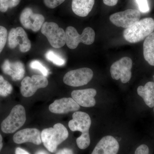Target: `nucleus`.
Returning <instances> with one entry per match:
<instances>
[{
    "instance_id": "f257e3e1",
    "label": "nucleus",
    "mask_w": 154,
    "mask_h": 154,
    "mask_svg": "<svg viewBox=\"0 0 154 154\" xmlns=\"http://www.w3.org/2000/svg\"><path fill=\"white\" fill-rule=\"evenodd\" d=\"M69 136L67 129L63 125L57 123L53 128H45L41 133L42 141L45 147L51 152L56 151L58 146Z\"/></svg>"
},
{
    "instance_id": "20e7f679",
    "label": "nucleus",
    "mask_w": 154,
    "mask_h": 154,
    "mask_svg": "<svg viewBox=\"0 0 154 154\" xmlns=\"http://www.w3.org/2000/svg\"><path fill=\"white\" fill-rule=\"evenodd\" d=\"M67 46L70 49L76 48L80 42L90 45L95 41V31L91 27H87L83 30L82 33L80 35L74 27L69 26L65 31Z\"/></svg>"
},
{
    "instance_id": "4be33fe9",
    "label": "nucleus",
    "mask_w": 154,
    "mask_h": 154,
    "mask_svg": "<svg viewBox=\"0 0 154 154\" xmlns=\"http://www.w3.org/2000/svg\"><path fill=\"white\" fill-rule=\"evenodd\" d=\"M13 90L12 85L0 75V96L6 97L12 93Z\"/></svg>"
},
{
    "instance_id": "f8f14e48",
    "label": "nucleus",
    "mask_w": 154,
    "mask_h": 154,
    "mask_svg": "<svg viewBox=\"0 0 154 154\" xmlns=\"http://www.w3.org/2000/svg\"><path fill=\"white\" fill-rule=\"evenodd\" d=\"M91 125V118L88 113L76 111L73 114L72 119L69 121L68 126L72 131L86 133H89Z\"/></svg>"
},
{
    "instance_id": "412c9836",
    "label": "nucleus",
    "mask_w": 154,
    "mask_h": 154,
    "mask_svg": "<svg viewBox=\"0 0 154 154\" xmlns=\"http://www.w3.org/2000/svg\"><path fill=\"white\" fill-rule=\"evenodd\" d=\"M45 56L48 60L58 66H62L65 64L66 61L64 59L53 51H48L45 54Z\"/></svg>"
},
{
    "instance_id": "a211bd4d",
    "label": "nucleus",
    "mask_w": 154,
    "mask_h": 154,
    "mask_svg": "<svg viewBox=\"0 0 154 154\" xmlns=\"http://www.w3.org/2000/svg\"><path fill=\"white\" fill-rule=\"evenodd\" d=\"M95 0H72V8L75 14L80 17H86L92 11Z\"/></svg>"
},
{
    "instance_id": "c756f323",
    "label": "nucleus",
    "mask_w": 154,
    "mask_h": 154,
    "mask_svg": "<svg viewBox=\"0 0 154 154\" xmlns=\"http://www.w3.org/2000/svg\"><path fill=\"white\" fill-rule=\"evenodd\" d=\"M118 1V0H103V2L106 5L112 7L116 5Z\"/></svg>"
},
{
    "instance_id": "393cba45",
    "label": "nucleus",
    "mask_w": 154,
    "mask_h": 154,
    "mask_svg": "<svg viewBox=\"0 0 154 154\" xmlns=\"http://www.w3.org/2000/svg\"><path fill=\"white\" fill-rule=\"evenodd\" d=\"M30 66L31 69L38 70L42 74V75L47 77L49 74V71L47 68L42 64L39 61L34 60L30 63Z\"/></svg>"
},
{
    "instance_id": "72a5a7b5",
    "label": "nucleus",
    "mask_w": 154,
    "mask_h": 154,
    "mask_svg": "<svg viewBox=\"0 0 154 154\" xmlns=\"http://www.w3.org/2000/svg\"><path fill=\"white\" fill-rule=\"evenodd\" d=\"M3 138L2 137L1 135V134H0V151H1V150H2V148L3 147Z\"/></svg>"
},
{
    "instance_id": "6ab92c4d",
    "label": "nucleus",
    "mask_w": 154,
    "mask_h": 154,
    "mask_svg": "<svg viewBox=\"0 0 154 154\" xmlns=\"http://www.w3.org/2000/svg\"><path fill=\"white\" fill-rule=\"evenodd\" d=\"M137 94L143 99L148 107H154V82H148L144 86H140L137 89Z\"/></svg>"
},
{
    "instance_id": "1a4fd4ad",
    "label": "nucleus",
    "mask_w": 154,
    "mask_h": 154,
    "mask_svg": "<svg viewBox=\"0 0 154 154\" xmlns=\"http://www.w3.org/2000/svg\"><path fill=\"white\" fill-rule=\"evenodd\" d=\"M8 43L11 49L16 48L19 45V49L22 53L28 52L31 47V42L28 35L22 27L12 28L8 36Z\"/></svg>"
},
{
    "instance_id": "c85d7f7f",
    "label": "nucleus",
    "mask_w": 154,
    "mask_h": 154,
    "mask_svg": "<svg viewBox=\"0 0 154 154\" xmlns=\"http://www.w3.org/2000/svg\"><path fill=\"white\" fill-rule=\"evenodd\" d=\"M135 154H149L148 147L146 145H141L137 148Z\"/></svg>"
},
{
    "instance_id": "473e14b6",
    "label": "nucleus",
    "mask_w": 154,
    "mask_h": 154,
    "mask_svg": "<svg viewBox=\"0 0 154 154\" xmlns=\"http://www.w3.org/2000/svg\"><path fill=\"white\" fill-rule=\"evenodd\" d=\"M35 154H49L47 152L45 151L42 150H38V151L36 152Z\"/></svg>"
},
{
    "instance_id": "c9c22d12",
    "label": "nucleus",
    "mask_w": 154,
    "mask_h": 154,
    "mask_svg": "<svg viewBox=\"0 0 154 154\" xmlns=\"http://www.w3.org/2000/svg\"></svg>"
},
{
    "instance_id": "4468645a",
    "label": "nucleus",
    "mask_w": 154,
    "mask_h": 154,
    "mask_svg": "<svg viewBox=\"0 0 154 154\" xmlns=\"http://www.w3.org/2000/svg\"><path fill=\"white\" fill-rule=\"evenodd\" d=\"M13 140L17 144L30 142L37 145L42 142L41 133L36 128H28L19 131L14 135Z\"/></svg>"
},
{
    "instance_id": "bb28decb",
    "label": "nucleus",
    "mask_w": 154,
    "mask_h": 154,
    "mask_svg": "<svg viewBox=\"0 0 154 154\" xmlns=\"http://www.w3.org/2000/svg\"><path fill=\"white\" fill-rule=\"evenodd\" d=\"M65 0H44L45 6L51 9H54L65 2Z\"/></svg>"
},
{
    "instance_id": "0eeeda50",
    "label": "nucleus",
    "mask_w": 154,
    "mask_h": 154,
    "mask_svg": "<svg viewBox=\"0 0 154 154\" xmlns=\"http://www.w3.org/2000/svg\"><path fill=\"white\" fill-rule=\"evenodd\" d=\"M94 73L91 69L82 68L70 71L63 77V82L67 85L77 87L87 85L93 79Z\"/></svg>"
},
{
    "instance_id": "6e6552de",
    "label": "nucleus",
    "mask_w": 154,
    "mask_h": 154,
    "mask_svg": "<svg viewBox=\"0 0 154 154\" xmlns=\"http://www.w3.org/2000/svg\"><path fill=\"white\" fill-rule=\"evenodd\" d=\"M48 84L46 77L41 75L27 76L21 82V93L25 97H29L35 94L39 88H46Z\"/></svg>"
},
{
    "instance_id": "dca6fc26",
    "label": "nucleus",
    "mask_w": 154,
    "mask_h": 154,
    "mask_svg": "<svg viewBox=\"0 0 154 154\" xmlns=\"http://www.w3.org/2000/svg\"><path fill=\"white\" fill-rule=\"evenodd\" d=\"M119 148V143L115 138L106 136L99 141L91 154H117Z\"/></svg>"
},
{
    "instance_id": "a878e982",
    "label": "nucleus",
    "mask_w": 154,
    "mask_h": 154,
    "mask_svg": "<svg viewBox=\"0 0 154 154\" xmlns=\"http://www.w3.org/2000/svg\"><path fill=\"white\" fill-rule=\"evenodd\" d=\"M8 30L5 27L0 26V53L2 51L8 38Z\"/></svg>"
},
{
    "instance_id": "ddd939ff",
    "label": "nucleus",
    "mask_w": 154,
    "mask_h": 154,
    "mask_svg": "<svg viewBox=\"0 0 154 154\" xmlns=\"http://www.w3.org/2000/svg\"><path fill=\"white\" fill-rule=\"evenodd\" d=\"M80 108V105L72 98L57 99L49 106L50 111L56 114H65L70 112H76Z\"/></svg>"
},
{
    "instance_id": "cd10ccee",
    "label": "nucleus",
    "mask_w": 154,
    "mask_h": 154,
    "mask_svg": "<svg viewBox=\"0 0 154 154\" xmlns=\"http://www.w3.org/2000/svg\"><path fill=\"white\" fill-rule=\"evenodd\" d=\"M139 8L141 12L143 13H146L148 12L149 11V8L148 3L147 0H136Z\"/></svg>"
},
{
    "instance_id": "f3484780",
    "label": "nucleus",
    "mask_w": 154,
    "mask_h": 154,
    "mask_svg": "<svg viewBox=\"0 0 154 154\" xmlns=\"http://www.w3.org/2000/svg\"><path fill=\"white\" fill-rule=\"evenodd\" d=\"M2 69L5 74L11 76L14 81L22 79L25 74V66L20 61L11 63L6 60L2 66Z\"/></svg>"
},
{
    "instance_id": "2eb2a0df",
    "label": "nucleus",
    "mask_w": 154,
    "mask_h": 154,
    "mask_svg": "<svg viewBox=\"0 0 154 154\" xmlns=\"http://www.w3.org/2000/svg\"><path fill=\"white\" fill-rule=\"evenodd\" d=\"M97 94V91L93 88L84 90H75L71 93L72 98L79 104L83 107H94L96 105L94 97Z\"/></svg>"
},
{
    "instance_id": "f03ea898",
    "label": "nucleus",
    "mask_w": 154,
    "mask_h": 154,
    "mask_svg": "<svg viewBox=\"0 0 154 154\" xmlns=\"http://www.w3.org/2000/svg\"><path fill=\"white\" fill-rule=\"evenodd\" d=\"M154 30V20L146 18L136 22L123 32L124 38L130 43H137L142 41Z\"/></svg>"
},
{
    "instance_id": "5701e85b",
    "label": "nucleus",
    "mask_w": 154,
    "mask_h": 154,
    "mask_svg": "<svg viewBox=\"0 0 154 154\" xmlns=\"http://www.w3.org/2000/svg\"><path fill=\"white\" fill-rule=\"evenodd\" d=\"M77 146L81 149H85L90 146L91 143L89 133H82L79 137L76 139Z\"/></svg>"
},
{
    "instance_id": "9d476101",
    "label": "nucleus",
    "mask_w": 154,
    "mask_h": 154,
    "mask_svg": "<svg viewBox=\"0 0 154 154\" xmlns=\"http://www.w3.org/2000/svg\"><path fill=\"white\" fill-rule=\"evenodd\" d=\"M140 16V12L138 10L128 9L112 14L110 20L117 27L127 28L139 21Z\"/></svg>"
},
{
    "instance_id": "b1692460",
    "label": "nucleus",
    "mask_w": 154,
    "mask_h": 154,
    "mask_svg": "<svg viewBox=\"0 0 154 154\" xmlns=\"http://www.w3.org/2000/svg\"><path fill=\"white\" fill-rule=\"evenodd\" d=\"M21 0H0V11L5 13L8 8L18 5Z\"/></svg>"
},
{
    "instance_id": "9b49d317",
    "label": "nucleus",
    "mask_w": 154,
    "mask_h": 154,
    "mask_svg": "<svg viewBox=\"0 0 154 154\" xmlns=\"http://www.w3.org/2000/svg\"><path fill=\"white\" fill-rule=\"evenodd\" d=\"M20 21L24 28L37 32L44 24L45 18L41 14H34L32 9L27 8L22 11Z\"/></svg>"
},
{
    "instance_id": "7ed1b4c3",
    "label": "nucleus",
    "mask_w": 154,
    "mask_h": 154,
    "mask_svg": "<svg viewBox=\"0 0 154 154\" xmlns=\"http://www.w3.org/2000/svg\"><path fill=\"white\" fill-rule=\"evenodd\" d=\"M26 120V112L24 107L22 105H16L8 116L2 122L1 129L5 133H14L24 125Z\"/></svg>"
},
{
    "instance_id": "f704fd0d",
    "label": "nucleus",
    "mask_w": 154,
    "mask_h": 154,
    "mask_svg": "<svg viewBox=\"0 0 154 154\" xmlns=\"http://www.w3.org/2000/svg\"><path fill=\"white\" fill-rule=\"evenodd\" d=\"M153 78H154V75H153Z\"/></svg>"
},
{
    "instance_id": "aec40b11",
    "label": "nucleus",
    "mask_w": 154,
    "mask_h": 154,
    "mask_svg": "<svg viewBox=\"0 0 154 154\" xmlns=\"http://www.w3.org/2000/svg\"><path fill=\"white\" fill-rule=\"evenodd\" d=\"M143 56L149 64L154 66V32L145 39L143 45Z\"/></svg>"
},
{
    "instance_id": "423d86ee",
    "label": "nucleus",
    "mask_w": 154,
    "mask_h": 154,
    "mask_svg": "<svg viewBox=\"0 0 154 154\" xmlns=\"http://www.w3.org/2000/svg\"><path fill=\"white\" fill-rule=\"evenodd\" d=\"M132 60L130 57H123L111 65L110 72L113 79L121 80L122 82H128L131 77Z\"/></svg>"
},
{
    "instance_id": "2f4dec72",
    "label": "nucleus",
    "mask_w": 154,
    "mask_h": 154,
    "mask_svg": "<svg viewBox=\"0 0 154 154\" xmlns=\"http://www.w3.org/2000/svg\"><path fill=\"white\" fill-rule=\"evenodd\" d=\"M15 154H30V153L24 149L18 147L16 149Z\"/></svg>"
},
{
    "instance_id": "7c9ffc66",
    "label": "nucleus",
    "mask_w": 154,
    "mask_h": 154,
    "mask_svg": "<svg viewBox=\"0 0 154 154\" xmlns=\"http://www.w3.org/2000/svg\"><path fill=\"white\" fill-rule=\"evenodd\" d=\"M56 154H74V153L71 149L64 148L60 150Z\"/></svg>"
},
{
    "instance_id": "39448f33",
    "label": "nucleus",
    "mask_w": 154,
    "mask_h": 154,
    "mask_svg": "<svg viewBox=\"0 0 154 154\" xmlns=\"http://www.w3.org/2000/svg\"><path fill=\"white\" fill-rule=\"evenodd\" d=\"M41 33L46 36L53 47L59 48L66 43V36L64 30L60 28L57 23L45 22L41 29Z\"/></svg>"
}]
</instances>
